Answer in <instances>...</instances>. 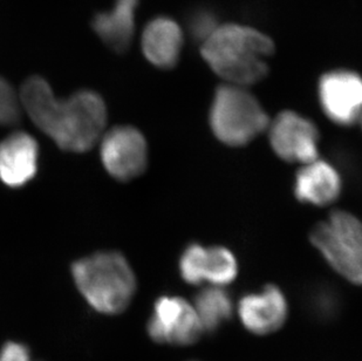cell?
Segmentation results:
<instances>
[{
	"mask_svg": "<svg viewBox=\"0 0 362 361\" xmlns=\"http://www.w3.org/2000/svg\"><path fill=\"white\" fill-rule=\"evenodd\" d=\"M18 96L32 122L62 149L86 153L103 137L107 108L98 93L86 89L60 100L44 78L35 75Z\"/></svg>",
	"mask_w": 362,
	"mask_h": 361,
	"instance_id": "obj_1",
	"label": "cell"
},
{
	"mask_svg": "<svg viewBox=\"0 0 362 361\" xmlns=\"http://www.w3.org/2000/svg\"><path fill=\"white\" fill-rule=\"evenodd\" d=\"M274 52V41L267 35L237 24L218 26L201 48L202 57L212 71L237 86L263 80L269 72L267 59Z\"/></svg>",
	"mask_w": 362,
	"mask_h": 361,
	"instance_id": "obj_2",
	"label": "cell"
},
{
	"mask_svg": "<svg viewBox=\"0 0 362 361\" xmlns=\"http://www.w3.org/2000/svg\"><path fill=\"white\" fill-rule=\"evenodd\" d=\"M72 276L89 306L99 314H122L136 292V277L117 251L93 253L73 263Z\"/></svg>",
	"mask_w": 362,
	"mask_h": 361,
	"instance_id": "obj_3",
	"label": "cell"
},
{
	"mask_svg": "<svg viewBox=\"0 0 362 361\" xmlns=\"http://www.w3.org/2000/svg\"><path fill=\"white\" fill-rule=\"evenodd\" d=\"M270 120L259 101L243 86L223 85L216 89L210 109V127L223 144L240 147L267 130Z\"/></svg>",
	"mask_w": 362,
	"mask_h": 361,
	"instance_id": "obj_4",
	"label": "cell"
},
{
	"mask_svg": "<svg viewBox=\"0 0 362 361\" xmlns=\"http://www.w3.org/2000/svg\"><path fill=\"white\" fill-rule=\"evenodd\" d=\"M311 242L339 275L361 284L362 229L356 216L341 210L332 212L312 230Z\"/></svg>",
	"mask_w": 362,
	"mask_h": 361,
	"instance_id": "obj_5",
	"label": "cell"
},
{
	"mask_svg": "<svg viewBox=\"0 0 362 361\" xmlns=\"http://www.w3.org/2000/svg\"><path fill=\"white\" fill-rule=\"evenodd\" d=\"M148 336L158 344L188 346L204 333L192 304L181 297H160L147 325Z\"/></svg>",
	"mask_w": 362,
	"mask_h": 361,
	"instance_id": "obj_6",
	"label": "cell"
},
{
	"mask_svg": "<svg viewBox=\"0 0 362 361\" xmlns=\"http://www.w3.org/2000/svg\"><path fill=\"white\" fill-rule=\"evenodd\" d=\"M100 155L107 173L117 180H134L147 169V141L135 127H114L103 137Z\"/></svg>",
	"mask_w": 362,
	"mask_h": 361,
	"instance_id": "obj_7",
	"label": "cell"
},
{
	"mask_svg": "<svg viewBox=\"0 0 362 361\" xmlns=\"http://www.w3.org/2000/svg\"><path fill=\"white\" fill-rule=\"evenodd\" d=\"M269 128L271 146L281 160L304 164L318 160L319 132L311 120L285 110Z\"/></svg>",
	"mask_w": 362,
	"mask_h": 361,
	"instance_id": "obj_8",
	"label": "cell"
},
{
	"mask_svg": "<svg viewBox=\"0 0 362 361\" xmlns=\"http://www.w3.org/2000/svg\"><path fill=\"white\" fill-rule=\"evenodd\" d=\"M319 101L332 122L354 126L361 115L362 82L352 71L338 69L322 75L318 85Z\"/></svg>",
	"mask_w": 362,
	"mask_h": 361,
	"instance_id": "obj_9",
	"label": "cell"
},
{
	"mask_svg": "<svg viewBox=\"0 0 362 361\" xmlns=\"http://www.w3.org/2000/svg\"><path fill=\"white\" fill-rule=\"evenodd\" d=\"M180 273L192 285L209 283L223 287L236 278L238 264L236 257L224 246L205 248L192 243L182 253Z\"/></svg>",
	"mask_w": 362,
	"mask_h": 361,
	"instance_id": "obj_10",
	"label": "cell"
},
{
	"mask_svg": "<svg viewBox=\"0 0 362 361\" xmlns=\"http://www.w3.org/2000/svg\"><path fill=\"white\" fill-rule=\"evenodd\" d=\"M238 314L246 330L265 336L274 333L285 324L288 305L279 287L267 285L260 292L243 297L238 305Z\"/></svg>",
	"mask_w": 362,
	"mask_h": 361,
	"instance_id": "obj_11",
	"label": "cell"
},
{
	"mask_svg": "<svg viewBox=\"0 0 362 361\" xmlns=\"http://www.w3.org/2000/svg\"><path fill=\"white\" fill-rule=\"evenodd\" d=\"M38 156V144L30 134L7 137L0 142V180L7 187H24L37 174Z\"/></svg>",
	"mask_w": 362,
	"mask_h": 361,
	"instance_id": "obj_12",
	"label": "cell"
},
{
	"mask_svg": "<svg viewBox=\"0 0 362 361\" xmlns=\"http://www.w3.org/2000/svg\"><path fill=\"white\" fill-rule=\"evenodd\" d=\"M342 190L340 175L331 164L315 160L298 171L294 180V195L298 201L308 205H331Z\"/></svg>",
	"mask_w": 362,
	"mask_h": 361,
	"instance_id": "obj_13",
	"label": "cell"
},
{
	"mask_svg": "<svg viewBox=\"0 0 362 361\" xmlns=\"http://www.w3.org/2000/svg\"><path fill=\"white\" fill-rule=\"evenodd\" d=\"M183 46V33L176 21L168 17L155 18L144 28L142 51L148 62L158 69H173L177 64Z\"/></svg>",
	"mask_w": 362,
	"mask_h": 361,
	"instance_id": "obj_14",
	"label": "cell"
},
{
	"mask_svg": "<svg viewBox=\"0 0 362 361\" xmlns=\"http://www.w3.org/2000/svg\"><path fill=\"white\" fill-rule=\"evenodd\" d=\"M139 0H117L113 8L93 18L92 28L107 47L123 53L129 48L135 32V10Z\"/></svg>",
	"mask_w": 362,
	"mask_h": 361,
	"instance_id": "obj_15",
	"label": "cell"
},
{
	"mask_svg": "<svg viewBox=\"0 0 362 361\" xmlns=\"http://www.w3.org/2000/svg\"><path fill=\"white\" fill-rule=\"evenodd\" d=\"M204 332L218 330L229 321L233 304L229 293L221 287H206L196 296L192 304Z\"/></svg>",
	"mask_w": 362,
	"mask_h": 361,
	"instance_id": "obj_16",
	"label": "cell"
},
{
	"mask_svg": "<svg viewBox=\"0 0 362 361\" xmlns=\"http://www.w3.org/2000/svg\"><path fill=\"white\" fill-rule=\"evenodd\" d=\"M21 107L13 87L0 76V127L16 125L21 119Z\"/></svg>",
	"mask_w": 362,
	"mask_h": 361,
	"instance_id": "obj_17",
	"label": "cell"
},
{
	"mask_svg": "<svg viewBox=\"0 0 362 361\" xmlns=\"http://www.w3.org/2000/svg\"><path fill=\"white\" fill-rule=\"evenodd\" d=\"M216 17L209 11H201L199 13L194 14L190 21V32L192 35L202 42L210 37L212 32L218 28L216 23Z\"/></svg>",
	"mask_w": 362,
	"mask_h": 361,
	"instance_id": "obj_18",
	"label": "cell"
},
{
	"mask_svg": "<svg viewBox=\"0 0 362 361\" xmlns=\"http://www.w3.org/2000/svg\"><path fill=\"white\" fill-rule=\"evenodd\" d=\"M0 361H37L31 355V350L18 341H7L0 348Z\"/></svg>",
	"mask_w": 362,
	"mask_h": 361,
	"instance_id": "obj_19",
	"label": "cell"
}]
</instances>
